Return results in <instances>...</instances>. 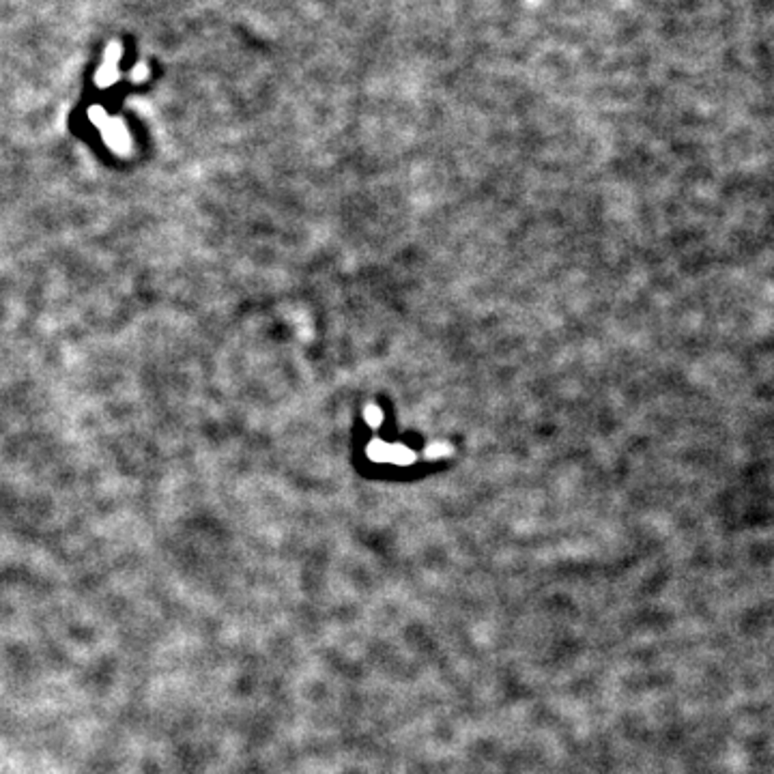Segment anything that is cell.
Segmentation results:
<instances>
[{"mask_svg":"<svg viewBox=\"0 0 774 774\" xmlns=\"http://www.w3.org/2000/svg\"><path fill=\"white\" fill-rule=\"evenodd\" d=\"M415 460V454L405 447V445H390V454H387V462H396V465H411Z\"/></svg>","mask_w":774,"mask_h":774,"instance_id":"1","label":"cell"},{"mask_svg":"<svg viewBox=\"0 0 774 774\" xmlns=\"http://www.w3.org/2000/svg\"><path fill=\"white\" fill-rule=\"evenodd\" d=\"M364 417H366V422H368L370 426H379V424L383 422V411H381L377 405H368V407L364 409Z\"/></svg>","mask_w":774,"mask_h":774,"instance_id":"2","label":"cell"},{"mask_svg":"<svg viewBox=\"0 0 774 774\" xmlns=\"http://www.w3.org/2000/svg\"><path fill=\"white\" fill-rule=\"evenodd\" d=\"M449 452H452V447L447 443H432L426 449V458H441V456H447Z\"/></svg>","mask_w":774,"mask_h":774,"instance_id":"3","label":"cell"}]
</instances>
